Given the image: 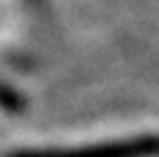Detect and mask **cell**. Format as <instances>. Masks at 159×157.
Masks as SVG:
<instances>
[{
  "label": "cell",
  "instance_id": "obj_1",
  "mask_svg": "<svg viewBox=\"0 0 159 157\" xmlns=\"http://www.w3.org/2000/svg\"><path fill=\"white\" fill-rule=\"evenodd\" d=\"M12 157H159V136L113 140V143H94L82 147L65 150H27Z\"/></svg>",
  "mask_w": 159,
  "mask_h": 157
}]
</instances>
